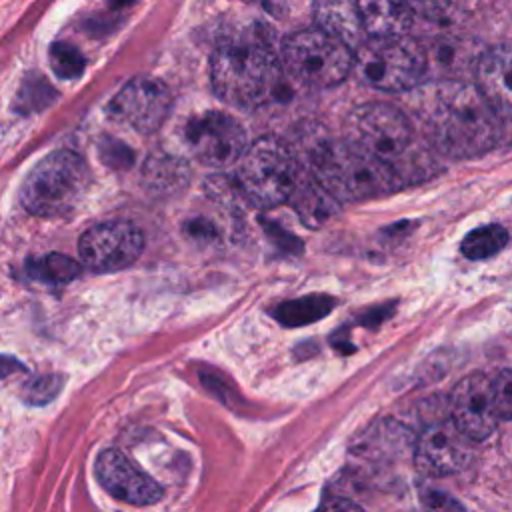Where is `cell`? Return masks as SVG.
<instances>
[{
    "mask_svg": "<svg viewBox=\"0 0 512 512\" xmlns=\"http://www.w3.org/2000/svg\"><path fill=\"white\" fill-rule=\"evenodd\" d=\"M426 124L436 148L454 158L486 152L498 136L496 112L478 86L444 80L428 102Z\"/></svg>",
    "mask_w": 512,
    "mask_h": 512,
    "instance_id": "cell-1",
    "label": "cell"
},
{
    "mask_svg": "<svg viewBox=\"0 0 512 512\" xmlns=\"http://www.w3.org/2000/svg\"><path fill=\"white\" fill-rule=\"evenodd\" d=\"M214 92L232 106L256 108L270 102L282 82V62L258 34L224 40L212 54Z\"/></svg>",
    "mask_w": 512,
    "mask_h": 512,
    "instance_id": "cell-2",
    "label": "cell"
},
{
    "mask_svg": "<svg viewBox=\"0 0 512 512\" xmlns=\"http://www.w3.org/2000/svg\"><path fill=\"white\" fill-rule=\"evenodd\" d=\"M310 170L336 202L376 198L400 184V176L390 164L346 142L320 144L312 154Z\"/></svg>",
    "mask_w": 512,
    "mask_h": 512,
    "instance_id": "cell-3",
    "label": "cell"
},
{
    "mask_svg": "<svg viewBox=\"0 0 512 512\" xmlns=\"http://www.w3.org/2000/svg\"><path fill=\"white\" fill-rule=\"evenodd\" d=\"M90 186V168L72 150H54L44 156L20 186L22 206L42 218L66 216L84 198Z\"/></svg>",
    "mask_w": 512,
    "mask_h": 512,
    "instance_id": "cell-4",
    "label": "cell"
},
{
    "mask_svg": "<svg viewBox=\"0 0 512 512\" xmlns=\"http://www.w3.org/2000/svg\"><path fill=\"white\" fill-rule=\"evenodd\" d=\"M300 168L290 146L278 136H262L248 144L236 162V182L244 198L258 206L290 200Z\"/></svg>",
    "mask_w": 512,
    "mask_h": 512,
    "instance_id": "cell-5",
    "label": "cell"
},
{
    "mask_svg": "<svg viewBox=\"0 0 512 512\" xmlns=\"http://www.w3.org/2000/svg\"><path fill=\"white\" fill-rule=\"evenodd\" d=\"M356 78L382 92H402L418 86L426 76L424 48L408 38H368L354 50Z\"/></svg>",
    "mask_w": 512,
    "mask_h": 512,
    "instance_id": "cell-6",
    "label": "cell"
},
{
    "mask_svg": "<svg viewBox=\"0 0 512 512\" xmlns=\"http://www.w3.org/2000/svg\"><path fill=\"white\" fill-rule=\"evenodd\" d=\"M282 62L292 78L310 88H332L354 68V52L320 28L292 32L282 44Z\"/></svg>",
    "mask_w": 512,
    "mask_h": 512,
    "instance_id": "cell-7",
    "label": "cell"
},
{
    "mask_svg": "<svg viewBox=\"0 0 512 512\" xmlns=\"http://www.w3.org/2000/svg\"><path fill=\"white\" fill-rule=\"evenodd\" d=\"M344 136V142L352 148L366 152L396 170V162L412 144V126L396 106L388 102H366L348 114Z\"/></svg>",
    "mask_w": 512,
    "mask_h": 512,
    "instance_id": "cell-8",
    "label": "cell"
},
{
    "mask_svg": "<svg viewBox=\"0 0 512 512\" xmlns=\"http://www.w3.org/2000/svg\"><path fill=\"white\" fill-rule=\"evenodd\" d=\"M184 142L196 160L214 168L238 162L248 148L242 124L218 110L192 116L184 126Z\"/></svg>",
    "mask_w": 512,
    "mask_h": 512,
    "instance_id": "cell-9",
    "label": "cell"
},
{
    "mask_svg": "<svg viewBox=\"0 0 512 512\" xmlns=\"http://www.w3.org/2000/svg\"><path fill=\"white\" fill-rule=\"evenodd\" d=\"M144 248L142 232L124 220L100 222L88 228L78 242V254L86 268L118 272L134 264Z\"/></svg>",
    "mask_w": 512,
    "mask_h": 512,
    "instance_id": "cell-10",
    "label": "cell"
},
{
    "mask_svg": "<svg viewBox=\"0 0 512 512\" xmlns=\"http://www.w3.org/2000/svg\"><path fill=\"white\" fill-rule=\"evenodd\" d=\"M472 442L452 418L428 424L414 444V462L428 476L456 474L472 458Z\"/></svg>",
    "mask_w": 512,
    "mask_h": 512,
    "instance_id": "cell-11",
    "label": "cell"
},
{
    "mask_svg": "<svg viewBox=\"0 0 512 512\" xmlns=\"http://www.w3.org/2000/svg\"><path fill=\"white\" fill-rule=\"evenodd\" d=\"M172 92L162 80L150 76L132 78L110 102V116L138 132H154L170 112Z\"/></svg>",
    "mask_w": 512,
    "mask_h": 512,
    "instance_id": "cell-12",
    "label": "cell"
},
{
    "mask_svg": "<svg viewBox=\"0 0 512 512\" xmlns=\"http://www.w3.org/2000/svg\"><path fill=\"white\" fill-rule=\"evenodd\" d=\"M450 418L470 440H484L494 432L498 418L492 404L490 376L480 372L468 374L454 386Z\"/></svg>",
    "mask_w": 512,
    "mask_h": 512,
    "instance_id": "cell-13",
    "label": "cell"
},
{
    "mask_svg": "<svg viewBox=\"0 0 512 512\" xmlns=\"http://www.w3.org/2000/svg\"><path fill=\"white\" fill-rule=\"evenodd\" d=\"M96 478L106 492L128 504L146 506L162 496L158 482L116 448H108L98 456Z\"/></svg>",
    "mask_w": 512,
    "mask_h": 512,
    "instance_id": "cell-14",
    "label": "cell"
},
{
    "mask_svg": "<svg viewBox=\"0 0 512 512\" xmlns=\"http://www.w3.org/2000/svg\"><path fill=\"white\" fill-rule=\"evenodd\" d=\"M476 86L498 114H512V48H492L478 58Z\"/></svg>",
    "mask_w": 512,
    "mask_h": 512,
    "instance_id": "cell-15",
    "label": "cell"
},
{
    "mask_svg": "<svg viewBox=\"0 0 512 512\" xmlns=\"http://www.w3.org/2000/svg\"><path fill=\"white\" fill-rule=\"evenodd\" d=\"M314 22L322 32L338 38L348 48H358L366 42V32L358 4L352 2H318L314 4Z\"/></svg>",
    "mask_w": 512,
    "mask_h": 512,
    "instance_id": "cell-16",
    "label": "cell"
},
{
    "mask_svg": "<svg viewBox=\"0 0 512 512\" xmlns=\"http://www.w3.org/2000/svg\"><path fill=\"white\" fill-rule=\"evenodd\" d=\"M358 10L368 38L406 36L416 18L414 6L400 2H358Z\"/></svg>",
    "mask_w": 512,
    "mask_h": 512,
    "instance_id": "cell-17",
    "label": "cell"
},
{
    "mask_svg": "<svg viewBox=\"0 0 512 512\" xmlns=\"http://www.w3.org/2000/svg\"><path fill=\"white\" fill-rule=\"evenodd\" d=\"M288 202L298 218L310 228L326 224L338 210V202L322 188V184L312 174L304 178L302 174L298 176V182Z\"/></svg>",
    "mask_w": 512,
    "mask_h": 512,
    "instance_id": "cell-18",
    "label": "cell"
},
{
    "mask_svg": "<svg viewBox=\"0 0 512 512\" xmlns=\"http://www.w3.org/2000/svg\"><path fill=\"white\" fill-rule=\"evenodd\" d=\"M336 306L334 298L326 296V294H308L296 300H288L282 302L280 306L274 308V318L284 324V326H302V324H312L320 318H324L326 314H330V310Z\"/></svg>",
    "mask_w": 512,
    "mask_h": 512,
    "instance_id": "cell-19",
    "label": "cell"
},
{
    "mask_svg": "<svg viewBox=\"0 0 512 512\" xmlns=\"http://www.w3.org/2000/svg\"><path fill=\"white\" fill-rule=\"evenodd\" d=\"M28 278L42 284H66L80 276V264L60 252H50L44 256H34L26 260Z\"/></svg>",
    "mask_w": 512,
    "mask_h": 512,
    "instance_id": "cell-20",
    "label": "cell"
},
{
    "mask_svg": "<svg viewBox=\"0 0 512 512\" xmlns=\"http://www.w3.org/2000/svg\"><path fill=\"white\" fill-rule=\"evenodd\" d=\"M142 174L150 188L158 192H174L186 184L188 166L174 156L154 154L148 158Z\"/></svg>",
    "mask_w": 512,
    "mask_h": 512,
    "instance_id": "cell-21",
    "label": "cell"
},
{
    "mask_svg": "<svg viewBox=\"0 0 512 512\" xmlns=\"http://www.w3.org/2000/svg\"><path fill=\"white\" fill-rule=\"evenodd\" d=\"M508 242V232L498 224H486L468 232L462 240V254L470 260H484L498 254Z\"/></svg>",
    "mask_w": 512,
    "mask_h": 512,
    "instance_id": "cell-22",
    "label": "cell"
},
{
    "mask_svg": "<svg viewBox=\"0 0 512 512\" xmlns=\"http://www.w3.org/2000/svg\"><path fill=\"white\" fill-rule=\"evenodd\" d=\"M48 58H50L52 70L60 78L72 80V78H78L84 72V58H82V54L78 52V48H74L68 42L52 44V48L48 52Z\"/></svg>",
    "mask_w": 512,
    "mask_h": 512,
    "instance_id": "cell-23",
    "label": "cell"
},
{
    "mask_svg": "<svg viewBox=\"0 0 512 512\" xmlns=\"http://www.w3.org/2000/svg\"><path fill=\"white\" fill-rule=\"evenodd\" d=\"M492 404L498 422L512 420V370H500L490 378Z\"/></svg>",
    "mask_w": 512,
    "mask_h": 512,
    "instance_id": "cell-24",
    "label": "cell"
},
{
    "mask_svg": "<svg viewBox=\"0 0 512 512\" xmlns=\"http://www.w3.org/2000/svg\"><path fill=\"white\" fill-rule=\"evenodd\" d=\"M62 376L58 374H42V376H36L32 378L24 390H22V398L28 402V404H34V406H40V404H46L50 400H54L62 388Z\"/></svg>",
    "mask_w": 512,
    "mask_h": 512,
    "instance_id": "cell-25",
    "label": "cell"
},
{
    "mask_svg": "<svg viewBox=\"0 0 512 512\" xmlns=\"http://www.w3.org/2000/svg\"><path fill=\"white\" fill-rule=\"evenodd\" d=\"M422 504L424 512H466L458 500L438 490H426L422 494Z\"/></svg>",
    "mask_w": 512,
    "mask_h": 512,
    "instance_id": "cell-26",
    "label": "cell"
},
{
    "mask_svg": "<svg viewBox=\"0 0 512 512\" xmlns=\"http://www.w3.org/2000/svg\"><path fill=\"white\" fill-rule=\"evenodd\" d=\"M316 512H364L362 506H358L352 500L346 498H334L330 502H326L324 506H320Z\"/></svg>",
    "mask_w": 512,
    "mask_h": 512,
    "instance_id": "cell-27",
    "label": "cell"
}]
</instances>
